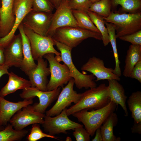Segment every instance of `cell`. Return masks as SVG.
Here are the masks:
<instances>
[{
	"instance_id": "obj_1",
	"label": "cell",
	"mask_w": 141,
	"mask_h": 141,
	"mask_svg": "<svg viewBox=\"0 0 141 141\" xmlns=\"http://www.w3.org/2000/svg\"><path fill=\"white\" fill-rule=\"evenodd\" d=\"M109 99L108 86L102 84L82 93L78 102L67 109V113L68 116L83 109H98L106 105Z\"/></svg>"
},
{
	"instance_id": "obj_2",
	"label": "cell",
	"mask_w": 141,
	"mask_h": 141,
	"mask_svg": "<svg viewBox=\"0 0 141 141\" xmlns=\"http://www.w3.org/2000/svg\"><path fill=\"white\" fill-rule=\"evenodd\" d=\"M117 105L110 99L108 103L102 108L90 111L83 109L72 115L83 124L90 136H93L96 130L100 128L109 116L114 112Z\"/></svg>"
},
{
	"instance_id": "obj_3",
	"label": "cell",
	"mask_w": 141,
	"mask_h": 141,
	"mask_svg": "<svg viewBox=\"0 0 141 141\" xmlns=\"http://www.w3.org/2000/svg\"><path fill=\"white\" fill-rule=\"evenodd\" d=\"M53 40L55 45L61 54L60 56H56L55 58L58 62L62 61L67 66L70 75L74 80L76 87L80 89L83 88L87 89L97 86V84L94 80L95 77L93 74H84L78 70L74 65L72 57V49L63 43Z\"/></svg>"
},
{
	"instance_id": "obj_4",
	"label": "cell",
	"mask_w": 141,
	"mask_h": 141,
	"mask_svg": "<svg viewBox=\"0 0 141 141\" xmlns=\"http://www.w3.org/2000/svg\"><path fill=\"white\" fill-rule=\"evenodd\" d=\"M54 40L63 43L72 49L83 40L92 38L102 40L101 33L79 27L67 26L56 29L51 36Z\"/></svg>"
},
{
	"instance_id": "obj_5",
	"label": "cell",
	"mask_w": 141,
	"mask_h": 141,
	"mask_svg": "<svg viewBox=\"0 0 141 141\" xmlns=\"http://www.w3.org/2000/svg\"><path fill=\"white\" fill-rule=\"evenodd\" d=\"M103 17L105 22L114 26L116 38L141 30V12L127 14L112 11L108 17Z\"/></svg>"
},
{
	"instance_id": "obj_6",
	"label": "cell",
	"mask_w": 141,
	"mask_h": 141,
	"mask_svg": "<svg viewBox=\"0 0 141 141\" xmlns=\"http://www.w3.org/2000/svg\"><path fill=\"white\" fill-rule=\"evenodd\" d=\"M24 32L28 38L33 57L34 60L43 58L45 54L52 53L56 56H60V52L54 48L53 39L49 36H43L37 34L31 30L23 26Z\"/></svg>"
},
{
	"instance_id": "obj_7",
	"label": "cell",
	"mask_w": 141,
	"mask_h": 141,
	"mask_svg": "<svg viewBox=\"0 0 141 141\" xmlns=\"http://www.w3.org/2000/svg\"><path fill=\"white\" fill-rule=\"evenodd\" d=\"M54 54L49 53L43 57L48 61L51 75L50 79L47 85V91H51L66 84L72 78L67 66L65 63H60L56 60Z\"/></svg>"
},
{
	"instance_id": "obj_8",
	"label": "cell",
	"mask_w": 141,
	"mask_h": 141,
	"mask_svg": "<svg viewBox=\"0 0 141 141\" xmlns=\"http://www.w3.org/2000/svg\"><path fill=\"white\" fill-rule=\"evenodd\" d=\"M67 108L55 117L45 115L42 125L44 131L52 136L60 133L67 134V131L74 130L78 127H83V125L70 120L66 112Z\"/></svg>"
},
{
	"instance_id": "obj_9",
	"label": "cell",
	"mask_w": 141,
	"mask_h": 141,
	"mask_svg": "<svg viewBox=\"0 0 141 141\" xmlns=\"http://www.w3.org/2000/svg\"><path fill=\"white\" fill-rule=\"evenodd\" d=\"M61 91L60 87L53 90L45 91L36 87H30L23 90L20 96L22 98L27 99L37 97L39 103H36L32 105L34 111L44 114L47 108L57 98Z\"/></svg>"
},
{
	"instance_id": "obj_10",
	"label": "cell",
	"mask_w": 141,
	"mask_h": 141,
	"mask_svg": "<svg viewBox=\"0 0 141 141\" xmlns=\"http://www.w3.org/2000/svg\"><path fill=\"white\" fill-rule=\"evenodd\" d=\"M74 80L72 78L67 85L62 88L56 103L51 108L46 112L45 115L51 116L57 115L72 103L75 104L78 102L82 93H78L74 90Z\"/></svg>"
},
{
	"instance_id": "obj_11",
	"label": "cell",
	"mask_w": 141,
	"mask_h": 141,
	"mask_svg": "<svg viewBox=\"0 0 141 141\" xmlns=\"http://www.w3.org/2000/svg\"><path fill=\"white\" fill-rule=\"evenodd\" d=\"M53 15L52 12L34 11L32 10L26 15L22 23L35 33L46 36Z\"/></svg>"
},
{
	"instance_id": "obj_12",
	"label": "cell",
	"mask_w": 141,
	"mask_h": 141,
	"mask_svg": "<svg viewBox=\"0 0 141 141\" xmlns=\"http://www.w3.org/2000/svg\"><path fill=\"white\" fill-rule=\"evenodd\" d=\"M67 26L78 27L72 10L68 5V1L61 0L59 6L53 14L46 36H51L57 28Z\"/></svg>"
},
{
	"instance_id": "obj_13",
	"label": "cell",
	"mask_w": 141,
	"mask_h": 141,
	"mask_svg": "<svg viewBox=\"0 0 141 141\" xmlns=\"http://www.w3.org/2000/svg\"><path fill=\"white\" fill-rule=\"evenodd\" d=\"M45 115L34 111L32 106L29 105L18 111L9 122L15 130H21L30 125L42 124Z\"/></svg>"
},
{
	"instance_id": "obj_14",
	"label": "cell",
	"mask_w": 141,
	"mask_h": 141,
	"mask_svg": "<svg viewBox=\"0 0 141 141\" xmlns=\"http://www.w3.org/2000/svg\"><path fill=\"white\" fill-rule=\"evenodd\" d=\"M32 9V0H14L13 11L15 19L14 25L8 34L0 38V46L4 48L9 44L26 15Z\"/></svg>"
},
{
	"instance_id": "obj_15",
	"label": "cell",
	"mask_w": 141,
	"mask_h": 141,
	"mask_svg": "<svg viewBox=\"0 0 141 141\" xmlns=\"http://www.w3.org/2000/svg\"><path fill=\"white\" fill-rule=\"evenodd\" d=\"M83 71L91 73L96 77V81L101 80L115 79L118 81L121 79L113 73L114 69L105 67L103 60L95 56L90 57L81 68Z\"/></svg>"
},
{
	"instance_id": "obj_16",
	"label": "cell",
	"mask_w": 141,
	"mask_h": 141,
	"mask_svg": "<svg viewBox=\"0 0 141 141\" xmlns=\"http://www.w3.org/2000/svg\"><path fill=\"white\" fill-rule=\"evenodd\" d=\"M4 64L9 67H21L23 60V45L20 34L15 35L9 44L4 48Z\"/></svg>"
},
{
	"instance_id": "obj_17",
	"label": "cell",
	"mask_w": 141,
	"mask_h": 141,
	"mask_svg": "<svg viewBox=\"0 0 141 141\" xmlns=\"http://www.w3.org/2000/svg\"><path fill=\"white\" fill-rule=\"evenodd\" d=\"M36 67L27 75L32 87H36L43 91H47V85L48 82L47 77L50 74L49 67H47L46 60L43 58L37 60Z\"/></svg>"
},
{
	"instance_id": "obj_18",
	"label": "cell",
	"mask_w": 141,
	"mask_h": 141,
	"mask_svg": "<svg viewBox=\"0 0 141 141\" xmlns=\"http://www.w3.org/2000/svg\"><path fill=\"white\" fill-rule=\"evenodd\" d=\"M33 99L12 102L0 97V125L6 126L12 116L23 108L33 103Z\"/></svg>"
},
{
	"instance_id": "obj_19",
	"label": "cell",
	"mask_w": 141,
	"mask_h": 141,
	"mask_svg": "<svg viewBox=\"0 0 141 141\" xmlns=\"http://www.w3.org/2000/svg\"><path fill=\"white\" fill-rule=\"evenodd\" d=\"M14 0H2L0 9V38L3 37L12 30L15 17L13 11Z\"/></svg>"
},
{
	"instance_id": "obj_20",
	"label": "cell",
	"mask_w": 141,
	"mask_h": 141,
	"mask_svg": "<svg viewBox=\"0 0 141 141\" xmlns=\"http://www.w3.org/2000/svg\"><path fill=\"white\" fill-rule=\"evenodd\" d=\"M18 29L22 37L23 45V60L20 68L27 75L36 67L37 64L33 57L30 42L24 32L22 23Z\"/></svg>"
},
{
	"instance_id": "obj_21",
	"label": "cell",
	"mask_w": 141,
	"mask_h": 141,
	"mask_svg": "<svg viewBox=\"0 0 141 141\" xmlns=\"http://www.w3.org/2000/svg\"><path fill=\"white\" fill-rule=\"evenodd\" d=\"M108 80L109 99L117 105H120L124 111L125 116H128V112L126 104L127 97L124 87L116 80Z\"/></svg>"
},
{
	"instance_id": "obj_22",
	"label": "cell",
	"mask_w": 141,
	"mask_h": 141,
	"mask_svg": "<svg viewBox=\"0 0 141 141\" xmlns=\"http://www.w3.org/2000/svg\"><path fill=\"white\" fill-rule=\"evenodd\" d=\"M8 81L0 91V97L4 98L7 95L19 90H24L31 86L29 81L17 75L12 72L8 73Z\"/></svg>"
},
{
	"instance_id": "obj_23",
	"label": "cell",
	"mask_w": 141,
	"mask_h": 141,
	"mask_svg": "<svg viewBox=\"0 0 141 141\" xmlns=\"http://www.w3.org/2000/svg\"><path fill=\"white\" fill-rule=\"evenodd\" d=\"M141 60V45L131 44L129 47L125 57L123 75L130 78L132 70L136 63Z\"/></svg>"
},
{
	"instance_id": "obj_24",
	"label": "cell",
	"mask_w": 141,
	"mask_h": 141,
	"mask_svg": "<svg viewBox=\"0 0 141 141\" xmlns=\"http://www.w3.org/2000/svg\"><path fill=\"white\" fill-rule=\"evenodd\" d=\"M117 116L114 112L112 113L100 127L103 141H120L121 138L114 134L113 128L117 124Z\"/></svg>"
},
{
	"instance_id": "obj_25",
	"label": "cell",
	"mask_w": 141,
	"mask_h": 141,
	"mask_svg": "<svg viewBox=\"0 0 141 141\" xmlns=\"http://www.w3.org/2000/svg\"><path fill=\"white\" fill-rule=\"evenodd\" d=\"M127 103L134 122L141 123V92L138 91L132 93L129 97Z\"/></svg>"
},
{
	"instance_id": "obj_26",
	"label": "cell",
	"mask_w": 141,
	"mask_h": 141,
	"mask_svg": "<svg viewBox=\"0 0 141 141\" xmlns=\"http://www.w3.org/2000/svg\"><path fill=\"white\" fill-rule=\"evenodd\" d=\"M111 9L118 5L121 6V13H135L141 12V0H110Z\"/></svg>"
},
{
	"instance_id": "obj_27",
	"label": "cell",
	"mask_w": 141,
	"mask_h": 141,
	"mask_svg": "<svg viewBox=\"0 0 141 141\" xmlns=\"http://www.w3.org/2000/svg\"><path fill=\"white\" fill-rule=\"evenodd\" d=\"M105 24L107 29L110 39L115 60V66L114 69L113 73L118 77L121 75V70L120 67V62L119 59V55L116 46V30L115 27L112 24L105 21Z\"/></svg>"
},
{
	"instance_id": "obj_28",
	"label": "cell",
	"mask_w": 141,
	"mask_h": 141,
	"mask_svg": "<svg viewBox=\"0 0 141 141\" xmlns=\"http://www.w3.org/2000/svg\"><path fill=\"white\" fill-rule=\"evenodd\" d=\"M27 130H15L10 123L0 131V141H16L21 140L27 134Z\"/></svg>"
},
{
	"instance_id": "obj_29",
	"label": "cell",
	"mask_w": 141,
	"mask_h": 141,
	"mask_svg": "<svg viewBox=\"0 0 141 141\" xmlns=\"http://www.w3.org/2000/svg\"><path fill=\"white\" fill-rule=\"evenodd\" d=\"M87 13L92 22L100 32L102 40L104 46L110 43V38L107 29L105 25V21L103 17L97 13L88 10Z\"/></svg>"
},
{
	"instance_id": "obj_30",
	"label": "cell",
	"mask_w": 141,
	"mask_h": 141,
	"mask_svg": "<svg viewBox=\"0 0 141 141\" xmlns=\"http://www.w3.org/2000/svg\"><path fill=\"white\" fill-rule=\"evenodd\" d=\"M72 11L78 27L101 33L92 22L87 12L75 10H72Z\"/></svg>"
},
{
	"instance_id": "obj_31",
	"label": "cell",
	"mask_w": 141,
	"mask_h": 141,
	"mask_svg": "<svg viewBox=\"0 0 141 141\" xmlns=\"http://www.w3.org/2000/svg\"><path fill=\"white\" fill-rule=\"evenodd\" d=\"M110 0H100L92 3L89 10L97 13L103 17H107L111 11Z\"/></svg>"
},
{
	"instance_id": "obj_32",
	"label": "cell",
	"mask_w": 141,
	"mask_h": 141,
	"mask_svg": "<svg viewBox=\"0 0 141 141\" xmlns=\"http://www.w3.org/2000/svg\"><path fill=\"white\" fill-rule=\"evenodd\" d=\"M48 137L58 139L55 136H52L43 132L38 124H32L30 133L27 137L28 141H37L41 139Z\"/></svg>"
},
{
	"instance_id": "obj_33",
	"label": "cell",
	"mask_w": 141,
	"mask_h": 141,
	"mask_svg": "<svg viewBox=\"0 0 141 141\" xmlns=\"http://www.w3.org/2000/svg\"><path fill=\"white\" fill-rule=\"evenodd\" d=\"M32 10L34 11L52 12L53 6L49 0H32Z\"/></svg>"
},
{
	"instance_id": "obj_34",
	"label": "cell",
	"mask_w": 141,
	"mask_h": 141,
	"mask_svg": "<svg viewBox=\"0 0 141 141\" xmlns=\"http://www.w3.org/2000/svg\"><path fill=\"white\" fill-rule=\"evenodd\" d=\"M90 0H69L68 4L72 10L83 11L87 12L92 4Z\"/></svg>"
},
{
	"instance_id": "obj_35",
	"label": "cell",
	"mask_w": 141,
	"mask_h": 141,
	"mask_svg": "<svg viewBox=\"0 0 141 141\" xmlns=\"http://www.w3.org/2000/svg\"><path fill=\"white\" fill-rule=\"evenodd\" d=\"M119 38L122 40L130 42L132 44L141 45V30Z\"/></svg>"
},
{
	"instance_id": "obj_36",
	"label": "cell",
	"mask_w": 141,
	"mask_h": 141,
	"mask_svg": "<svg viewBox=\"0 0 141 141\" xmlns=\"http://www.w3.org/2000/svg\"><path fill=\"white\" fill-rule=\"evenodd\" d=\"M73 135L77 141H89L90 135L85 128L83 127L76 128L74 130Z\"/></svg>"
},
{
	"instance_id": "obj_37",
	"label": "cell",
	"mask_w": 141,
	"mask_h": 141,
	"mask_svg": "<svg viewBox=\"0 0 141 141\" xmlns=\"http://www.w3.org/2000/svg\"><path fill=\"white\" fill-rule=\"evenodd\" d=\"M130 78L136 79L141 83V60L139 61L134 66Z\"/></svg>"
},
{
	"instance_id": "obj_38",
	"label": "cell",
	"mask_w": 141,
	"mask_h": 141,
	"mask_svg": "<svg viewBox=\"0 0 141 141\" xmlns=\"http://www.w3.org/2000/svg\"><path fill=\"white\" fill-rule=\"evenodd\" d=\"M131 131L133 133L141 134V123H134L131 128Z\"/></svg>"
},
{
	"instance_id": "obj_39",
	"label": "cell",
	"mask_w": 141,
	"mask_h": 141,
	"mask_svg": "<svg viewBox=\"0 0 141 141\" xmlns=\"http://www.w3.org/2000/svg\"><path fill=\"white\" fill-rule=\"evenodd\" d=\"M95 133V135L94 138L92 139V141H103V138L100 128L97 129Z\"/></svg>"
},
{
	"instance_id": "obj_40",
	"label": "cell",
	"mask_w": 141,
	"mask_h": 141,
	"mask_svg": "<svg viewBox=\"0 0 141 141\" xmlns=\"http://www.w3.org/2000/svg\"><path fill=\"white\" fill-rule=\"evenodd\" d=\"M9 67L4 65H0V78L3 75L9 73L8 69Z\"/></svg>"
},
{
	"instance_id": "obj_41",
	"label": "cell",
	"mask_w": 141,
	"mask_h": 141,
	"mask_svg": "<svg viewBox=\"0 0 141 141\" xmlns=\"http://www.w3.org/2000/svg\"><path fill=\"white\" fill-rule=\"evenodd\" d=\"M4 48L0 46V65H3L4 64Z\"/></svg>"
},
{
	"instance_id": "obj_42",
	"label": "cell",
	"mask_w": 141,
	"mask_h": 141,
	"mask_svg": "<svg viewBox=\"0 0 141 141\" xmlns=\"http://www.w3.org/2000/svg\"><path fill=\"white\" fill-rule=\"evenodd\" d=\"M53 6L54 8L56 9L59 6L61 0H49Z\"/></svg>"
},
{
	"instance_id": "obj_43",
	"label": "cell",
	"mask_w": 141,
	"mask_h": 141,
	"mask_svg": "<svg viewBox=\"0 0 141 141\" xmlns=\"http://www.w3.org/2000/svg\"><path fill=\"white\" fill-rule=\"evenodd\" d=\"M72 139L71 138L69 137H67L66 138L65 141H72Z\"/></svg>"
},
{
	"instance_id": "obj_44",
	"label": "cell",
	"mask_w": 141,
	"mask_h": 141,
	"mask_svg": "<svg viewBox=\"0 0 141 141\" xmlns=\"http://www.w3.org/2000/svg\"><path fill=\"white\" fill-rule=\"evenodd\" d=\"M90 1L92 3L97 2L98 1L100 0H90Z\"/></svg>"
},
{
	"instance_id": "obj_45",
	"label": "cell",
	"mask_w": 141,
	"mask_h": 141,
	"mask_svg": "<svg viewBox=\"0 0 141 141\" xmlns=\"http://www.w3.org/2000/svg\"><path fill=\"white\" fill-rule=\"evenodd\" d=\"M5 127L4 126L0 125V131L4 129Z\"/></svg>"
},
{
	"instance_id": "obj_46",
	"label": "cell",
	"mask_w": 141,
	"mask_h": 141,
	"mask_svg": "<svg viewBox=\"0 0 141 141\" xmlns=\"http://www.w3.org/2000/svg\"><path fill=\"white\" fill-rule=\"evenodd\" d=\"M2 1V0H0V9L1 8V6Z\"/></svg>"
},
{
	"instance_id": "obj_47",
	"label": "cell",
	"mask_w": 141,
	"mask_h": 141,
	"mask_svg": "<svg viewBox=\"0 0 141 141\" xmlns=\"http://www.w3.org/2000/svg\"><path fill=\"white\" fill-rule=\"evenodd\" d=\"M68 0V1H69V0Z\"/></svg>"
}]
</instances>
